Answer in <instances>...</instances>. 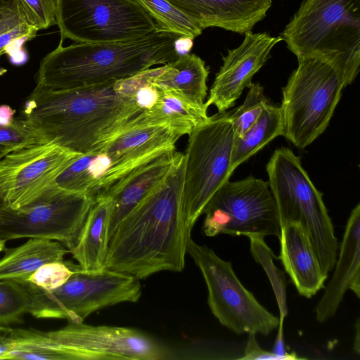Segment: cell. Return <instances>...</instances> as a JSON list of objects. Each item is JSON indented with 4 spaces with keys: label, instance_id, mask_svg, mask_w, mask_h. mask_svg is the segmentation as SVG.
Listing matches in <instances>:
<instances>
[{
    "label": "cell",
    "instance_id": "cell-29",
    "mask_svg": "<svg viewBox=\"0 0 360 360\" xmlns=\"http://www.w3.org/2000/svg\"><path fill=\"white\" fill-rule=\"evenodd\" d=\"M135 1L163 30L191 40L202 33V29L167 0Z\"/></svg>",
    "mask_w": 360,
    "mask_h": 360
},
{
    "label": "cell",
    "instance_id": "cell-25",
    "mask_svg": "<svg viewBox=\"0 0 360 360\" xmlns=\"http://www.w3.org/2000/svg\"><path fill=\"white\" fill-rule=\"evenodd\" d=\"M110 165L108 157L103 152L82 154L60 173L53 184L70 192L91 195Z\"/></svg>",
    "mask_w": 360,
    "mask_h": 360
},
{
    "label": "cell",
    "instance_id": "cell-33",
    "mask_svg": "<svg viewBox=\"0 0 360 360\" xmlns=\"http://www.w3.org/2000/svg\"><path fill=\"white\" fill-rule=\"evenodd\" d=\"M37 30L29 25L17 11L8 9L0 15V56L13 43L34 37Z\"/></svg>",
    "mask_w": 360,
    "mask_h": 360
},
{
    "label": "cell",
    "instance_id": "cell-32",
    "mask_svg": "<svg viewBox=\"0 0 360 360\" xmlns=\"http://www.w3.org/2000/svg\"><path fill=\"white\" fill-rule=\"evenodd\" d=\"M42 143L45 142L22 117L9 124H0V148L8 153Z\"/></svg>",
    "mask_w": 360,
    "mask_h": 360
},
{
    "label": "cell",
    "instance_id": "cell-23",
    "mask_svg": "<svg viewBox=\"0 0 360 360\" xmlns=\"http://www.w3.org/2000/svg\"><path fill=\"white\" fill-rule=\"evenodd\" d=\"M208 74L200 58L185 53L173 62L156 68L150 82L159 87L176 90L195 103H205Z\"/></svg>",
    "mask_w": 360,
    "mask_h": 360
},
{
    "label": "cell",
    "instance_id": "cell-8",
    "mask_svg": "<svg viewBox=\"0 0 360 360\" xmlns=\"http://www.w3.org/2000/svg\"><path fill=\"white\" fill-rule=\"evenodd\" d=\"M188 135L182 196L186 224L192 229L233 172L231 162L235 134L230 111L209 117Z\"/></svg>",
    "mask_w": 360,
    "mask_h": 360
},
{
    "label": "cell",
    "instance_id": "cell-13",
    "mask_svg": "<svg viewBox=\"0 0 360 360\" xmlns=\"http://www.w3.org/2000/svg\"><path fill=\"white\" fill-rule=\"evenodd\" d=\"M46 333L68 360H160L168 354L154 338L132 328L69 322Z\"/></svg>",
    "mask_w": 360,
    "mask_h": 360
},
{
    "label": "cell",
    "instance_id": "cell-26",
    "mask_svg": "<svg viewBox=\"0 0 360 360\" xmlns=\"http://www.w3.org/2000/svg\"><path fill=\"white\" fill-rule=\"evenodd\" d=\"M158 87L160 92L159 101L152 110L144 112L147 118L170 120L193 129L209 117L205 102L198 103L176 90Z\"/></svg>",
    "mask_w": 360,
    "mask_h": 360
},
{
    "label": "cell",
    "instance_id": "cell-3",
    "mask_svg": "<svg viewBox=\"0 0 360 360\" xmlns=\"http://www.w3.org/2000/svg\"><path fill=\"white\" fill-rule=\"evenodd\" d=\"M184 37L159 28L134 39L77 43L58 46L40 61L37 85L51 90L88 87L130 77L155 65H167L181 53Z\"/></svg>",
    "mask_w": 360,
    "mask_h": 360
},
{
    "label": "cell",
    "instance_id": "cell-16",
    "mask_svg": "<svg viewBox=\"0 0 360 360\" xmlns=\"http://www.w3.org/2000/svg\"><path fill=\"white\" fill-rule=\"evenodd\" d=\"M281 41L280 36L271 37L266 32H245L242 44L223 57V65L216 75L205 105H215L219 112L232 107L269 58L273 47Z\"/></svg>",
    "mask_w": 360,
    "mask_h": 360
},
{
    "label": "cell",
    "instance_id": "cell-9",
    "mask_svg": "<svg viewBox=\"0 0 360 360\" xmlns=\"http://www.w3.org/2000/svg\"><path fill=\"white\" fill-rule=\"evenodd\" d=\"M186 253L202 274L208 291V305L222 326L238 335H268L277 329L279 318L244 287L230 262L219 257L207 245L196 243L191 237L187 242Z\"/></svg>",
    "mask_w": 360,
    "mask_h": 360
},
{
    "label": "cell",
    "instance_id": "cell-1",
    "mask_svg": "<svg viewBox=\"0 0 360 360\" xmlns=\"http://www.w3.org/2000/svg\"><path fill=\"white\" fill-rule=\"evenodd\" d=\"M184 154L165 179L117 224L108 241L105 268L138 279L162 271L180 272L191 237L183 204Z\"/></svg>",
    "mask_w": 360,
    "mask_h": 360
},
{
    "label": "cell",
    "instance_id": "cell-21",
    "mask_svg": "<svg viewBox=\"0 0 360 360\" xmlns=\"http://www.w3.org/2000/svg\"><path fill=\"white\" fill-rule=\"evenodd\" d=\"M112 210L110 198H96L76 244L69 250L83 270L98 271L105 268Z\"/></svg>",
    "mask_w": 360,
    "mask_h": 360
},
{
    "label": "cell",
    "instance_id": "cell-30",
    "mask_svg": "<svg viewBox=\"0 0 360 360\" xmlns=\"http://www.w3.org/2000/svg\"><path fill=\"white\" fill-rule=\"evenodd\" d=\"M30 297L22 283L0 280V326L20 323L29 313Z\"/></svg>",
    "mask_w": 360,
    "mask_h": 360
},
{
    "label": "cell",
    "instance_id": "cell-43",
    "mask_svg": "<svg viewBox=\"0 0 360 360\" xmlns=\"http://www.w3.org/2000/svg\"><path fill=\"white\" fill-rule=\"evenodd\" d=\"M8 153V151L0 148V160Z\"/></svg>",
    "mask_w": 360,
    "mask_h": 360
},
{
    "label": "cell",
    "instance_id": "cell-40",
    "mask_svg": "<svg viewBox=\"0 0 360 360\" xmlns=\"http://www.w3.org/2000/svg\"><path fill=\"white\" fill-rule=\"evenodd\" d=\"M8 9H12L18 12L16 0H0V15Z\"/></svg>",
    "mask_w": 360,
    "mask_h": 360
},
{
    "label": "cell",
    "instance_id": "cell-20",
    "mask_svg": "<svg viewBox=\"0 0 360 360\" xmlns=\"http://www.w3.org/2000/svg\"><path fill=\"white\" fill-rule=\"evenodd\" d=\"M280 255L285 272L298 293L311 298L324 288L328 274L322 270L304 229L297 223L281 227Z\"/></svg>",
    "mask_w": 360,
    "mask_h": 360
},
{
    "label": "cell",
    "instance_id": "cell-35",
    "mask_svg": "<svg viewBox=\"0 0 360 360\" xmlns=\"http://www.w3.org/2000/svg\"><path fill=\"white\" fill-rule=\"evenodd\" d=\"M22 19L37 31L56 24L55 0H16Z\"/></svg>",
    "mask_w": 360,
    "mask_h": 360
},
{
    "label": "cell",
    "instance_id": "cell-15",
    "mask_svg": "<svg viewBox=\"0 0 360 360\" xmlns=\"http://www.w3.org/2000/svg\"><path fill=\"white\" fill-rule=\"evenodd\" d=\"M192 130L170 120L151 121L145 115L126 127L100 149L99 151L108 157L110 165L91 195L94 198L98 193L146 161L167 150L176 149V141Z\"/></svg>",
    "mask_w": 360,
    "mask_h": 360
},
{
    "label": "cell",
    "instance_id": "cell-37",
    "mask_svg": "<svg viewBox=\"0 0 360 360\" xmlns=\"http://www.w3.org/2000/svg\"><path fill=\"white\" fill-rule=\"evenodd\" d=\"M277 335L273 347L272 352L283 357L284 360L303 359L295 352H288L285 350L283 340V322H280L277 328Z\"/></svg>",
    "mask_w": 360,
    "mask_h": 360
},
{
    "label": "cell",
    "instance_id": "cell-19",
    "mask_svg": "<svg viewBox=\"0 0 360 360\" xmlns=\"http://www.w3.org/2000/svg\"><path fill=\"white\" fill-rule=\"evenodd\" d=\"M202 30L217 27L239 34L263 20L272 0H167Z\"/></svg>",
    "mask_w": 360,
    "mask_h": 360
},
{
    "label": "cell",
    "instance_id": "cell-18",
    "mask_svg": "<svg viewBox=\"0 0 360 360\" xmlns=\"http://www.w3.org/2000/svg\"><path fill=\"white\" fill-rule=\"evenodd\" d=\"M181 153L176 149L167 150L132 169L95 195L94 200L109 197L112 200L109 238L122 219L165 179Z\"/></svg>",
    "mask_w": 360,
    "mask_h": 360
},
{
    "label": "cell",
    "instance_id": "cell-22",
    "mask_svg": "<svg viewBox=\"0 0 360 360\" xmlns=\"http://www.w3.org/2000/svg\"><path fill=\"white\" fill-rule=\"evenodd\" d=\"M0 259V280L27 282L41 265L63 260L69 250L60 242L31 238L25 243L13 248H4Z\"/></svg>",
    "mask_w": 360,
    "mask_h": 360
},
{
    "label": "cell",
    "instance_id": "cell-7",
    "mask_svg": "<svg viewBox=\"0 0 360 360\" xmlns=\"http://www.w3.org/2000/svg\"><path fill=\"white\" fill-rule=\"evenodd\" d=\"M29 313L40 319H65L81 323L91 313L118 303L137 302L141 295L139 279L127 274L103 269L85 271L77 267L60 287L44 290L28 281Z\"/></svg>",
    "mask_w": 360,
    "mask_h": 360
},
{
    "label": "cell",
    "instance_id": "cell-42",
    "mask_svg": "<svg viewBox=\"0 0 360 360\" xmlns=\"http://www.w3.org/2000/svg\"><path fill=\"white\" fill-rule=\"evenodd\" d=\"M6 208V206L0 195V212Z\"/></svg>",
    "mask_w": 360,
    "mask_h": 360
},
{
    "label": "cell",
    "instance_id": "cell-11",
    "mask_svg": "<svg viewBox=\"0 0 360 360\" xmlns=\"http://www.w3.org/2000/svg\"><path fill=\"white\" fill-rule=\"evenodd\" d=\"M94 198L52 184L28 205L0 212V238L56 240L70 250L76 244Z\"/></svg>",
    "mask_w": 360,
    "mask_h": 360
},
{
    "label": "cell",
    "instance_id": "cell-24",
    "mask_svg": "<svg viewBox=\"0 0 360 360\" xmlns=\"http://www.w3.org/2000/svg\"><path fill=\"white\" fill-rule=\"evenodd\" d=\"M283 118L279 106L268 102L256 122L240 137H235L231 153V168L248 160L271 141L283 136Z\"/></svg>",
    "mask_w": 360,
    "mask_h": 360
},
{
    "label": "cell",
    "instance_id": "cell-28",
    "mask_svg": "<svg viewBox=\"0 0 360 360\" xmlns=\"http://www.w3.org/2000/svg\"><path fill=\"white\" fill-rule=\"evenodd\" d=\"M250 251L255 261L259 264L265 271L271 284L279 309V321L284 322L288 315L286 302V287L288 281L283 271L276 266L274 260L278 259L261 234H248Z\"/></svg>",
    "mask_w": 360,
    "mask_h": 360
},
{
    "label": "cell",
    "instance_id": "cell-34",
    "mask_svg": "<svg viewBox=\"0 0 360 360\" xmlns=\"http://www.w3.org/2000/svg\"><path fill=\"white\" fill-rule=\"evenodd\" d=\"M77 266L70 261L48 262L37 269L27 281L46 290H53L64 284Z\"/></svg>",
    "mask_w": 360,
    "mask_h": 360
},
{
    "label": "cell",
    "instance_id": "cell-31",
    "mask_svg": "<svg viewBox=\"0 0 360 360\" xmlns=\"http://www.w3.org/2000/svg\"><path fill=\"white\" fill-rule=\"evenodd\" d=\"M243 103L230 110L235 137L242 136L256 122L264 105L268 102L263 87L259 83H251Z\"/></svg>",
    "mask_w": 360,
    "mask_h": 360
},
{
    "label": "cell",
    "instance_id": "cell-12",
    "mask_svg": "<svg viewBox=\"0 0 360 360\" xmlns=\"http://www.w3.org/2000/svg\"><path fill=\"white\" fill-rule=\"evenodd\" d=\"M202 214V231L209 237L222 233L280 236V221L269 183L254 176L226 182Z\"/></svg>",
    "mask_w": 360,
    "mask_h": 360
},
{
    "label": "cell",
    "instance_id": "cell-14",
    "mask_svg": "<svg viewBox=\"0 0 360 360\" xmlns=\"http://www.w3.org/2000/svg\"><path fill=\"white\" fill-rule=\"evenodd\" d=\"M81 155L52 142L6 154L0 160V195L6 207L17 210L32 202Z\"/></svg>",
    "mask_w": 360,
    "mask_h": 360
},
{
    "label": "cell",
    "instance_id": "cell-44",
    "mask_svg": "<svg viewBox=\"0 0 360 360\" xmlns=\"http://www.w3.org/2000/svg\"><path fill=\"white\" fill-rule=\"evenodd\" d=\"M5 243H6V240H4L0 238V252H1L2 250H4Z\"/></svg>",
    "mask_w": 360,
    "mask_h": 360
},
{
    "label": "cell",
    "instance_id": "cell-6",
    "mask_svg": "<svg viewBox=\"0 0 360 360\" xmlns=\"http://www.w3.org/2000/svg\"><path fill=\"white\" fill-rule=\"evenodd\" d=\"M281 227L299 224L306 232L323 272L328 275L338 257V240L323 200L302 167L300 158L290 149H276L266 166Z\"/></svg>",
    "mask_w": 360,
    "mask_h": 360
},
{
    "label": "cell",
    "instance_id": "cell-10",
    "mask_svg": "<svg viewBox=\"0 0 360 360\" xmlns=\"http://www.w3.org/2000/svg\"><path fill=\"white\" fill-rule=\"evenodd\" d=\"M61 41L109 43L141 38L160 28L135 0H55Z\"/></svg>",
    "mask_w": 360,
    "mask_h": 360
},
{
    "label": "cell",
    "instance_id": "cell-17",
    "mask_svg": "<svg viewBox=\"0 0 360 360\" xmlns=\"http://www.w3.org/2000/svg\"><path fill=\"white\" fill-rule=\"evenodd\" d=\"M332 278L315 307L316 320L324 323L336 314L347 290L360 297V204L352 210L339 248Z\"/></svg>",
    "mask_w": 360,
    "mask_h": 360
},
{
    "label": "cell",
    "instance_id": "cell-38",
    "mask_svg": "<svg viewBox=\"0 0 360 360\" xmlns=\"http://www.w3.org/2000/svg\"><path fill=\"white\" fill-rule=\"evenodd\" d=\"M10 329L8 327L0 326V359H6L11 349Z\"/></svg>",
    "mask_w": 360,
    "mask_h": 360
},
{
    "label": "cell",
    "instance_id": "cell-4",
    "mask_svg": "<svg viewBox=\"0 0 360 360\" xmlns=\"http://www.w3.org/2000/svg\"><path fill=\"white\" fill-rule=\"evenodd\" d=\"M280 37L297 58H326L354 80L360 65V0H304Z\"/></svg>",
    "mask_w": 360,
    "mask_h": 360
},
{
    "label": "cell",
    "instance_id": "cell-5",
    "mask_svg": "<svg viewBox=\"0 0 360 360\" xmlns=\"http://www.w3.org/2000/svg\"><path fill=\"white\" fill-rule=\"evenodd\" d=\"M297 68L282 88L283 136L304 148L326 129L342 96L354 82L339 65L319 56L297 58Z\"/></svg>",
    "mask_w": 360,
    "mask_h": 360
},
{
    "label": "cell",
    "instance_id": "cell-36",
    "mask_svg": "<svg viewBox=\"0 0 360 360\" xmlns=\"http://www.w3.org/2000/svg\"><path fill=\"white\" fill-rule=\"evenodd\" d=\"M244 355L239 358L241 360H284L283 357L263 349L258 344L256 335L249 333Z\"/></svg>",
    "mask_w": 360,
    "mask_h": 360
},
{
    "label": "cell",
    "instance_id": "cell-27",
    "mask_svg": "<svg viewBox=\"0 0 360 360\" xmlns=\"http://www.w3.org/2000/svg\"><path fill=\"white\" fill-rule=\"evenodd\" d=\"M11 349L6 359L68 360L65 349L46 332L11 328Z\"/></svg>",
    "mask_w": 360,
    "mask_h": 360
},
{
    "label": "cell",
    "instance_id": "cell-39",
    "mask_svg": "<svg viewBox=\"0 0 360 360\" xmlns=\"http://www.w3.org/2000/svg\"><path fill=\"white\" fill-rule=\"evenodd\" d=\"M14 111L8 105H3L0 106V124H9L13 120Z\"/></svg>",
    "mask_w": 360,
    "mask_h": 360
},
{
    "label": "cell",
    "instance_id": "cell-2",
    "mask_svg": "<svg viewBox=\"0 0 360 360\" xmlns=\"http://www.w3.org/2000/svg\"><path fill=\"white\" fill-rule=\"evenodd\" d=\"M143 113L115 82L63 90L37 85L24 104L22 118L44 142L87 154L99 151Z\"/></svg>",
    "mask_w": 360,
    "mask_h": 360
},
{
    "label": "cell",
    "instance_id": "cell-41",
    "mask_svg": "<svg viewBox=\"0 0 360 360\" xmlns=\"http://www.w3.org/2000/svg\"><path fill=\"white\" fill-rule=\"evenodd\" d=\"M354 327H355L356 332H355V336H354L355 338H354V350L359 355V352H360V345H359V342H360V340H359V337H360V335H359L360 324H359V319H357Z\"/></svg>",
    "mask_w": 360,
    "mask_h": 360
}]
</instances>
